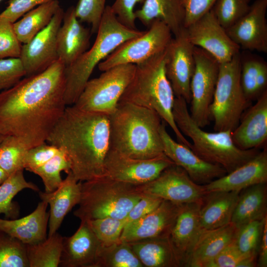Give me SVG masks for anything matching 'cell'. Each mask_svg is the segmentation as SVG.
Wrapping results in <instances>:
<instances>
[{
    "label": "cell",
    "instance_id": "2e32d148",
    "mask_svg": "<svg viewBox=\"0 0 267 267\" xmlns=\"http://www.w3.org/2000/svg\"><path fill=\"white\" fill-rule=\"evenodd\" d=\"M64 13L60 7L48 25L21 46L19 58L24 67L25 76L44 70L58 59L56 36Z\"/></svg>",
    "mask_w": 267,
    "mask_h": 267
},
{
    "label": "cell",
    "instance_id": "ba28073f",
    "mask_svg": "<svg viewBox=\"0 0 267 267\" xmlns=\"http://www.w3.org/2000/svg\"><path fill=\"white\" fill-rule=\"evenodd\" d=\"M240 53L229 61L220 64L218 78L210 108L215 132H232L250 101L240 84Z\"/></svg>",
    "mask_w": 267,
    "mask_h": 267
},
{
    "label": "cell",
    "instance_id": "9c48e42d",
    "mask_svg": "<svg viewBox=\"0 0 267 267\" xmlns=\"http://www.w3.org/2000/svg\"><path fill=\"white\" fill-rule=\"evenodd\" d=\"M135 68L136 65L128 64L103 71L99 77L87 82L73 105L84 111L111 115L132 80Z\"/></svg>",
    "mask_w": 267,
    "mask_h": 267
},
{
    "label": "cell",
    "instance_id": "8992f818",
    "mask_svg": "<svg viewBox=\"0 0 267 267\" xmlns=\"http://www.w3.org/2000/svg\"><path fill=\"white\" fill-rule=\"evenodd\" d=\"M187 102L176 97L173 108L175 122L183 135L192 141L190 149L204 160L230 173L253 158L260 151L254 148L241 150L231 138V131L205 132L192 119Z\"/></svg>",
    "mask_w": 267,
    "mask_h": 267
},
{
    "label": "cell",
    "instance_id": "1f68e13d",
    "mask_svg": "<svg viewBox=\"0 0 267 267\" xmlns=\"http://www.w3.org/2000/svg\"><path fill=\"white\" fill-rule=\"evenodd\" d=\"M58 0L41 4L25 13L22 18L13 23V27L21 43L29 42L35 35L46 27L60 7Z\"/></svg>",
    "mask_w": 267,
    "mask_h": 267
},
{
    "label": "cell",
    "instance_id": "f907efd6",
    "mask_svg": "<svg viewBox=\"0 0 267 267\" xmlns=\"http://www.w3.org/2000/svg\"><path fill=\"white\" fill-rule=\"evenodd\" d=\"M217 0H181L185 12V28L210 11Z\"/></svg>",
    "mask_w": 267,
    "mask_h": 267
},
{
    "label": "cell",
    "instance_id": "4dcf8cb0",
    "mask_svg": "<svg viewBox=\"0 0 267 267\" xmlns=\"http://www.w3.org/2000/svg\"><path fill=\"white\" fill-rule=\"evenodd\" d=\"M241 191L231 221L238 228L267 216V183L255 184Z\"/></svg>",
    "mask_w": 267,
    "mask_h": 267
},
{
    "label": "cell",
    "instance_id": "f6af8a7d",
    "mask_svg": "<svg viewBox=\"0 0 267 267\" xmlns=\"http://www.w3.org/2000/svg\"><path fill=\"white\" fill-rule=\"evenodd\" d=\"M25 75L19 58L0 59V90H3L12 87Z\"/></svg>",
    "mask_w": 267,
    "mask_h": 267
},
{
    "label": "cell",
    "instance_id": "836d02e7",
    "mask_svg": "<svg viewBox=\"0 0 267 267\" xmlns=\"http://www.w3.org/2000/svg\"><path fill=\"white\" fill-rule=\"evenodd\" d=\"M23 170H19L10 175L0 185V214H4L7 219H15L19 217V206L12 201L18 193L27 188L40 191L36 184L26 180Z\"/></svg>",
    "mask_w": 267,
    "mask_h": 267
},
{
    "label": "cell",
    "instance_id": "603a6c76",
    "mask_svg": "<svg viewBox=\"0 0 267 267\" xmlns=\"http://www.w3.org/2000/svg\"><path fill=\"white\" fill-rule=\"evenodd\" d=\"M267 146L253 158L224 176L205 184L207 192L240 191L250 186L267 183Z\"/></svg>",
    "mask_w": 267,
    "mask_h": 267
},
{
    "label": "cell",
    "instance_id": "3957f363",
    "mask_svg": "<svg viewBox=\"0 0 267 267\" xmlns=\"http://www.w3.org/2000/svg\"><path fill=\"white\" fill-rule=\"evenodd\" d=\"M162 121L153 110L119 102L116 110L109 115L110 149L140 159L164 154L160 133Z\"/></svg>",
    "mask_w": 267,
    "mask_h": 267
},
{
    "label": "cell",
    "instance_id": "5b68a950",
    "mask_svg": "<svg viewBox=\"0 0 267 267\" xmlns=\"http://www.w3.org/2000/svg\"><path fill=\"white\" fill-rule=\"evenodd\" d=\"M143 31L130 29L123 25L111 6L107 5L92 46L65 68L66 105L74 104L97 65L121 44L140 35Z\"/></svg>",
    "mask_w": 267,
    "mask_h": 267
},
{
    "label": "cell",
    "instance_id": "8fae6325",
    "mask_svg": "<svg viewBox=\"0 0 267 267\" xmlns=\"http://www.w3.org/2000/svg\"><path fill=\"white\" fill-rule=\"evenodd\" d=\"M195 68L190 82V116L200 128L210 122V108L218 78V61L205 50L194 46Z\"/></svg>",
    "mask_w": 267,
    "mask_h": 267
},
{
    "label": "cell",
    "instance_id": "6f0895ef",
    "mask_svg": "<svg viewBox=\"0 0 267 267\" xmlns=\"http://www.w3.org/2000/svg\"><path fill=\"white\" fill-rule=\"evenodd\" d=\"M2 0H0V1H1Z\"/></svg>",
    "mask_w": 267,
    "mask_h": 267
},
{
    "label": "cell",
    "instance_id": "ffe728a7",
    "mask_svg": "<svg viewBox=\"0 0 267 267\" xmlns=\"http://www.w3.org/2000/svg\"><path fill=\"white\" fill-rule=\"evenodd\" d=\"M235 145L241 150L265 147L267 140V91L242 114L231 132Z\"/></svg>",
    "mask_w": 267,
    "mask_h": 267
},
{
    "label": "cell",
    "instance_id": "ab89813d",
    "mask_svg": "<svg viewBox=\"0 0 267 267\" xmlns=\"http://www.w3.org/2000/svg\"><path fill=\"white\" fill-rule=\"evenodd\" d=\"M101 245L107 246L120 241L126 224V218L106 217L87 221Z\"/></svg>",
    "mask_w": 267,
    "mask_h": 267
},
{
    "label": "cell",
    "instance_id": "7a4b0ae2",
    "mask_svg": "<svg viewBox=\"0 0 267 267\" xmlns=\"http://www.w3.org/2000/svg\"><path fill=\"white\" fill-rule=\"evenodd\" d=\"M46 141L65 154L78 181L102 177L110 149L109 115L67 106Z\"/></svg>",
    "mask_w": 267,
    "mask_h": 267
},
{
    "label": "cell",
    "instance_id": "6da1fadb",
    "mask_svg": "<svg viewBox=\"0 0 267 267\" xmlns=\"http://www.w3.org/2000/svg\"><path fill=\"white\" fill-rule=\"evenodd\" d=\"M65 66L57 59L44 70L0 92V133L30 149L45 142L67 106Z\"/></svg>",
    "mask_w": 267,
    "mask_h": 267
},
{
    "label": "cell",
    "instance_id": "cb8c5ba5",
    "mask_svg": "<svg viewBox=\"0 0 267 267\" xmlns=\"http://www.w3.org/2000/svg\"><path fill=\"white\" fill-rule=\"evenodd\" d=\"M81 182L70 172L53 191H39L42 201L46 202L50 207L48 236L57 231L66 215L79 204L81 195Z\"/></svg>",
    "mask_w": 267,
    "mask_h": 267
},
{
    "label": "cell",
    "instance_id": "11a10c76",
    "mask_svg": "<svg viewBox=\"0 0 267 267\" xmlns=\"http://www.w3.org/2000/svg\"><path fill=\"white\" fill-rule=\"evenodd\" d=\"M5 136L2 135L0 133V143L2 141Z\"/></svg>",
    "mask_w": 267,
    "mask_h": 267
},
{
    "label": "cell",
    "instance_id": "d590c367",
    "mask_svg": "<svg viewBox=\"0 0 267 267\" xmlns=\"http://www.w3.org/2000/svg\"><path fill=\"white\" fill-rule=\"evenodd\" d=\"M62 171L68 174L71 172V165L65 154L60 150L54 156L32 173L41 178L45 192H51L61 184L63 181L61 176Z\"/></svg>",
    "mask_w": 267,
    "mask_h": 267
},
{
    "label": "cell",
    "instance_id": "d4e9b609",
    "mask_svg": "<svg viewBox=\"0 0 267 267\" xmlns=\"http://www.w3.org/2000/svg\"><path fill=\"white\" fill-rule=\"evenodd\" d=\"M200 201L183 204L170 238L187 267L191 252L203 230L200 220Z\"/></svg>",
    "mask_w": 267,
    "mask_h": 267
},
{
    "label": "cell",
    "instance_id": "7dc6e473",
    "mask_svg": "<svg viewBox=\"0 0 267 267\" xmlns=\"http://www.w3.org/2000/svg\"><path fill=\"white\" fill-rule=\"evenodd\" d=\"M163 200L152 195L143 194L142 197L133 206L126 217V225L139 220L154 211Z\"/></svg>",
    "mask_w": 267,
    "mask_h": 267
},
{
    "label": "cell",
    "instance_id": "8d00e7d4",
    "mask_svg": "<svg viewBox=\"0 0 267 267\" xmlns=\"http://www.w3.org/2000/svg\"><path fill=\"white\" fill-rule=\"evenodd\" d=\"M28 149L15 137L5 136L0 143V167L8 176L24 170Z\"/></svg>",
    "mask_w": 267,
    "mask_h": 267
},
{
    "label": "cell",
    "instance_id": "c3c4849f",
    "mask_svg": "<svg viewBox=\"0 0 267 267\" xmlns=\"http://www.w3.org/2000/svg\"><path fill=\"white\" fill-rule=\"evenodd\" d=\"M52 0H9L8 5L0 15L14 23L37 6Z\"/></svg>",
    "mask_w": 267,
    "mask_h": 267
},
{
    "label": "cell",
    "instance_id": "9f6ffc18",
    "mask_svg": "<svg viewBox=\"0 0 267 267\" xmlns=\"http://www.w3.org/2000/svg\"><path fill=\"white\" fill-rule=\"evenodd\" d=\"M244 0L246 1L247 2L249 3L250 0Z\"/></svg>",
    "mask_w": 267,
    "mask_h": 267
},
{
    "label": "cell",
    "instance_id": "b9f144b4",
    "mask_svg": "<svg viewBox=\"0 0 267 267\" xmlns=\"http://www.w3.org/2000/svg\"><path fill=\"white\" fill-rule=\"evenodd\" d=\"M250 6L244 0H217L211 10L219 23L226 29L246 14Z\"/></svg>",
    "mask_w": 267,
    "mask_h": 267
},
{
    "label": "cell",
    "instance_id": "277c9868",
    "mask_svg": "<svg viewBox=\"0 0 267 267\" xmlns=\"http://www.w3.org/2000/svg\"><path fill=\"white\" fill-rule=\"evenodd\" d=\"M166 54L167 49L136 65L133 78L119 102L130 103L155 111L171 127L178 141L190 148L191 143L180 132L174 119L176 97L166 74Z\"/></svg>",
    "mask_w": 267,
    "mask_h": 267
},
{
    "label": "cell",
    "instance_id": "bcb514c9",
    "mask_svg": "<svg viewBox=\"0 0 267 267\" xmlns=\"http://www.w3.org/2000/svg\"><path fill=\"white\" fill-rule=\"evenodd\" d=\"M60 150L57 147L45 142L28 149L24 159V169L33 172L49 160Z\"/></svg>",
    "mask_w": 267,
    "mask_h": 267
},
{
    "label": "cell",
    "instance_id": "ee69618b",
    "mask_svg": "<svg viewBox=\"0 0 267 267\" xmlns=\"http://www.w3.org/2000/svg\"><path fill=\"white\" fill-rule=\"evenodd\" d=\"M21 46L13 23L0 15V59L19 58Z\"/></svg>",
    "mask_w": 267,
    "mask_h": 267
},
{
    "label": "cell",
    "instance_id": "e0dca14e",
    "mask_svg": "<svg viewBox=\"0 0 267 267\" xmlns=\"http://www.w3.org/2000/svg\"><path fill=\"white\" fill-rule=\"evenodd\" d=\"M160 133L164 153L194 182L205 185L227 174L222 167L204 160L190 148L174 140L167 131L165 122H162Z\"/></svg>",
    "mask_w": 267,
    "mask_h": 267
},
{
    "label": "cell",
    "instance_id": "e575fe53",
    "mask_svg": "<svg viewBox=\"0 0 267 267\" xmlns=\"http://www.w3.org/2000/svg\"><path fill=\"white\" fill-rule=\"evenodd\" d=\"M94 267H143L129 243L120 240L100 246Z\"/></svg>",
    "mask_w": 267,
    "mask_h": 267
},
{
    "label": "cell",
    "instance_id": "52a82bcc",
    "mask_svg": "<svg viewBox=\"0 0 267 267\" xmlns=\"http://www.w3.org/2000/svg\"><path fill=\"white\" fill-rule=\"evenodd\" d=\"M143 195L137 185L103 176L82 181L79 207L73 214L81 221L124 219Z\"/></svg>",
    "mask_w": 267,
    "mask_h": 267
},
{
    "label": "cell",
    "instance_id": "4fadbf2b",
    "mask_svg": "<svg viewBox=\"0 0 267 267\" xmlns=\"http://www.w3.org/2000/svg\"><path fill=\"white\" fill-rule=\"evenodd\" d=\"M137 186L143 194L181 205L200 201L207 193L204 185L194 182L175 164L166 169L154 180Z\"/></svg>",
    "mask_w": 267,
    "mask_h": 267
},
{
    "label": "cell",
    "instance_id": "816d5d0a",
    "mask_svg": "<svg viewBox=\"0 0 267 267\" xmlns=\"http://www.w3.org/2000/svg\"><path fill=\"white\" fill-rule=\"evenodd\" d=\"M247 256L237 248L234 240L213 259L206 267H238Z\"/></svg>",
    "mask_w": 267,
    "mask_h": 267
},
{
    "label": "cell",
    "instance_id": "f5cc1de1",
    "mask_svg": "<svg viewBox=\"0 0 267 267\" xmlns=\"http://www.w3.org/2000/svg\"><path fill=\"white\" fill-rule=\"evenodd\" d=\"M257 266L267 267V217L266 218L263 228L258 256Z\"/></svg>",
    "mask_w": 267,
    "mask_h": 267
},
{
    "label": "cell",
    "instance_id": "4316f807",
    "mask_svg": "<svg viewBox=\"0 0 267 267\" xmlns=\"http://www.w3.org/2000/svg\"><path fill=\"white\" fill-rule=\"evenodd\" d=\"M237 230L232 222L216 228L203 229L191 252L187 267H206L234 240Z\"/></svg>",
    "mask_w": 267,
    "mask_h": 267
},
{
    "label": "cell",
    "instance_id": "db71d44e",
    "mask_svg": "<svg viewBox=\"0 0 267 267\" xmlns=\"http://www.w3.org/2000/svg\"><path fill=\"white\" fill-rule=\"evenodd\" d=\"M8 177V175L0 167V185Z\"/></svg>",
    "mask_w": 267,
    "mask_h": 267
},
{
    "label": "cell",
    "instance_id": "9a60e30c",
    "mask_svg": "<svg viewBox=\"0 0 267 267\" xmlns=\"http://www.w3.org/2000/svg\"><path fill=\"white\" fill-rule=\"evenodd\" d=\"M194 45L189 41L184 28L173 37L167 48L165 71L175 97L190 103V82L195 68Z\"/></svg>",
    "mask_w": 267,
    "mask_h": 267
},
{
    "label": "cell",
    "instance_id": "74e56055",
    "mask_svg": "<svg viewBox=\"0 0 267 267\" xmlns=\"http://www.w3.org/2000/svg\"><path fill=\"white\" fill-rule=\"evenodd\" d=\"M0 267H29L26 245L1 230Z\"/></svg>",
    "mask_w": 267,
    "mask_h": 267
},
{
    "label": "cell",
    "instance_id": "681fc988",
    "mask_svg": "<svg viewBox=\"0 0 267 267\" xmlns=\"http://www.w3.org/2000/svg\"><path fill=\"white\" fill-rule=\"evenodd\" d=\"M144 0H115L110 6L121 23L129 28L136 29L134 6L137 3H143Z\"/></svg>",
    "mask_w": 267,
    "mask_h": 267
},
{
    "label": "cell",
    "instance_id": "f546056e",
    "mask_svg": "<svg viewBox=\"0 0 267 267\" xmlns=\"http://www.w3.org/2000/svg\"><path fill=\"white\" fill-rule=\"evenodd\" d=\"M134 14L136 19L146 26L156 19L163 21L174 36L185 28V12L181 0H144Z\"/></svg>",
    "mask_w": 267,
    "mask_h": 267
},
{
    "label": "cell",
    "instance_id": "484cf974",
    "mask_svg": "<svg viewBox=\"0 0 267 267\" xmlns=\"http://www.w3.org/2000/svg\"><path fill=\"white\" fill-rule=\"evenodd\" d=\"M48 204L42 201L28 215L12 220L0 218V230L15 238L25 245L34 244L46 239L48 224Z\"/></svg>",
    "mask_w": 267,
    "mask_h": 267
},
{
    "label": "cell",
    "instance_id": "f1b7e54d",
    "mask_svg": "<svg viewBox=\"0 0 267 267\" xmlns=\"http://www.w3.org/2000/svg\"><path fill=\"white\" fill-rule=\"evenodd\" d=\"M240 191L207 192L202 200L200 220L203 229L216 228L231 222Z\"/></svg>",
    "mask_w": 267,
    "mask_h": 267
},
{
    "label": "cell",
    "instance_id": "30bf717a",
    "mask_svg": "<svg viewBox=\"0 0 267 267\" xmlns=\"http://www.w3.org/2000/svg\"><path fill=\"white\" fill-rule=\"evenodd\" d=\"M172 38L167 25L154 20L148 30L119 45L98 65V69L103 72L119 65L142 63L165 51Z\"/></svg>",
    "mask_w": 267,
    "mask_h": 267
},
{
    "label": "cell",
    "instance_id": "7402d4cb",
    "mask_svg": "<svg viewBox=\"0 0 267 267\" xmlns=\"http://www.w3.org/2000/svg\"><path fill=\"white\" fill-rule=\"evenodd\" d=\"M101 244L87 221L76 231L63 237L59 267H94Z\"/></svg>",
    "mask_w": 267,
    "mask_h": 267
},
{
    "label": "cell",
    "instance_id": "ac0fdd59",
    "mask_svg": "<svg viewBox=\"0 0 267 267\" xmlns=\"http://www.w3.org/2000/svg\"><path fill=\"white\" fill-rule=\"evenodd\" d=\"M267 0H256L246 14L225 29L240 49L267 52Z\"/></svg>",
    "mask_w": 267,
    "mask_h": 267
},
{
    "label": "cell",
    "instance_id": "7c38bea8",
    "mask_svg": "<svg viewBox=\"0 0 267 267\" xmlns=\"http://www.w3.org/2000/svg\"><path fill=\"white\" fill-rule=\"evenodd\" d=\"M174 164L164 153L151 159H140L109 149L104 160L103 176L139 185L154 180L164 170Z\"/></svg>",
    "mask_w": 267,
    "mask_h": 267
},
{
    "label": "cell",
    "instance_id": "5bb4252c",
    "mask_svg": "<svg viewBox=\"0 0 267 267\" xmlns=\"http://www.w3.org/2000/svg\"><path fill=\"white\" fill-rule=\"evenodd\" d=\"M185 28L190 43L209 53L220 64L230 61L240 52V47L228 36L212 10Z\"/></svg>",
    "mask_w": 267,
    "mask_h": 267
},
{
    "label": "cell",
    "instance_id": "60d3db41",
    "mask_svg": "<svg viewBox=\"0 0 267 267\" xmlns=\"http://www.w3.org/2000/svg\"><path fill=\"white\" fill-rule=\"evenodd\" d=\"M264 61L255 57L243 58L240 54V84L245 97L250 102L261 96L257 87L260 68Z\"/></svg>",
    "mask_w": 267,
    "mask_h": 267
},
{
    "label": "cell",
    "instance_id": "d6986e66",
    "mask_svg": "<svg viewBox=\"0 0 267 267\" xmlns=\"http://www.w3.org/2000/svg\"><path fill=\"white\" fill-rule=\"evenodd\" d=\"M183 204L164 200L154 211L139 220L126 225L120 240L131 242L170 237Z\"/></svg>",
    "mask_w": 267,
    "mask_h": 267
},
{
    "label": "cell",
    "instance_id": "f35d334b",
    "mask_svg": "<svg viewBox=\"0 0 267 267\" xmlns=\"http://www.w3.org/2000/svg\"><path fill=\"white\" fill-rule=\"evenodd\" d=\"M255 220L238 228L234 243L238 250L247 256H258L266 218Z\"/></svg>",
    "mask_w": 267,
    "mask_h": 267
},
{
    "label": "cell",
    "instance_id": "83f0119b",
    "mask_svg": "<svg viewBox=\"0 0 267 267\" xmlns=\"http://www.w3.org/2000/svg\"><path fill=\"white\" fill-rule=\"evenodd\" d=\"M128 243L143 267H184L183 260L170 237Z\"/></svg>",
    "mask_w": 267,
    "mask_h": 267
},
{
    "label": "cell",
    "instance_id": "d6a6232c",
    "mask_svg": "<svg viewBox=\"0 0 267 267\" xmlns=\"http://www.w3.org/2000/svg\"><path fill=\"white\" fill-rule=\"evenodd\" d=\"M63 237L56 232L43 241L26 245L29 267H59Z\"/></svg>",
    "mask_w": 267,
    "mask_h": 267
},
{
    "label": "cell",
    "instance_id": "7bdbcfd3",
    "mask_svg": "<svg viewBox=\"0 0 267 267\" xmlns=\"http://www.w3.org/2000/svg\"><path fill=\"white\" fill-rule=\"evenodd\" d=\"M106 0H79L75 7L78 19L91 25V33H96L104 12Z\"/></svg>",
    "mask_w": 267,
    "mask_h": 267
},
{
    "label": "cell",
    "instance_id": "44dd1931",
    "mask_svg": "<svg viewBox=\"0 0 267 267\" xmlns=\"http://www.w3.org/2000/svg\"><path fill=\"white\" fill-rule=\"evenodd\" d=\"M91 33L90 30L84 27L77 17L75 7H69L64 13L56 36L57 58L65 67L89 49Z\"/></svg>",
    "mask_w": 267,
    "mask_h": 267
}]
</instances>
